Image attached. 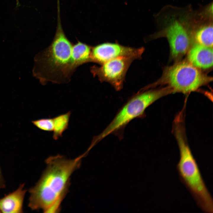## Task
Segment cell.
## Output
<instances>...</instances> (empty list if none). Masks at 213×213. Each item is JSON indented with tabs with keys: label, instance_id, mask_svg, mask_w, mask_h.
Returning a JSON list of instances; mask_svg holds the SVG:
<instances>
[{
	"label": "cell",
	"instance_id": "cell-11",
	"mask_svg": "<svg viewBox=\"0 0 213 213\" xmlns=\"http://www.w3.org/2000/svg\"><path fill=\"white\" fill-rule=\"evenodd\" d=\"M71 114V111H69L53 118L54 129L52 137L54 140H57L62 137L63 133L68 128Z\"/></svg>",
	"mask_w": 213,
	"mask_h": 213
},
{
	"label": "cell",
	"instance_id": "cell-9",
	"mask_svg": "<svg viewBox=\"0 0 213 213\" xmlns=\"http://www.w3.org/2000/svg\"><path fill=\"white\" fill-rule=\"evenodd\" d=\"M212 48L195 44L189 50L188 59L189 63L196 67L209 68L213 65Z\"/></svg>",
	"mask_w": 213,
	"mask_h": 213
},
{
	"label": "cell",
	"instance_id": "cell-2",
	"mask_svg": "<svg viewBox=\"0 0 213 213\" xmlns=\"http://www.w3.org/2000/svg\"><path fill=\"white\" fill-rule=\"evenodd\" d=\"M84 154L73 159L58 155L46 160V167L40 180L29 191L28 206L45 212L59 211L71 174L78 168Z\"/></svg>",
	"mask_w": 213,
	"mask_h": 213
},
{
	"label": "cell",
	"instance_id": "cell-12",
	"mask_svg": "<svg viewBox=\"0 0 213 213\" xmlns=\"http://www.w3.org/2000/svg\"><path fill=\"white\" fill-rule=\"evenodd\" d=\"M34 125L40 130L47 132H51L54 129L53 118H44L31 121Z\"/></svg>",
	"mask_w": 213,
	"mask_h": 213
},
{
	"label": "cell",
	"instance_id": "cell-4",
	"mask_svg": "<svg viewBox=\"0 0 213 213\" xmlns=\"http://www.w3.org/2000/svg\"><path fill=\"white\" fill-rule=\"evenodd\" d=\"M183 130L182 124L174 125L175 135L180 150V158L177 168L180 179L201 210L205 213H212V197L185 139Z\"/></svg>",
	"mask_w": 213,
	"mask_h": 213
},
{
	"label": "cell",
	"instance_id": "cell-14",
	"mask_svg": "<svg viewBox=\"0 0 213 213\" xmlns=\"http://www.w3.org/2000/svg\"><path fill=\"white\" fill-rule=\"evenodd\" d=\"M16 1H18V0H16Z\"/></svg>",
	"mask_w": 213,
	"mask_h": 213
},
{
	"label": "cell",
	"instance_id": "cell-13",
	"mask_svg": "<svg viewBox=\"0 0 213 213\" xmlns=\"http://www.w3.org/2000/svg\"><path fill=\"white\" fill-rule=\"evenodd\" d=\"M5 187V184L4 181L2 176L0 168V189L4 188Z\"/></svg>",
	"mask_w": 213,
	"mask_h": 213
},
{
	"label": "cell",
	"instance_id": "cell-6",
	"mask_svg": "<svg viewBox=\"0 0 213 213\" xmlns=\"http://www.w3.org/2000/svg\"><path fill=\"white\" fill-rule=\"evenodd\" d=\"M211 78L190 63L183 62L167 68L162 81L172 92L186 93L196 90Z\"/></svg>",
	"mask_w": 213,
	"mask_h": 213
},
{
	"label": "cell",
	"instance_id": "cell-3",
	"mask_svg": "<svg viewBox=\"0 0 213 213\" xmlns=\"http://www.w3.org/2000/svg\"><path fill=\"white\" fill-rule=\"evenodd\" d=\"M193 12L189 5L183 7L167 5L156 16L159 30L152 38H166L173 57L184 54L189 48Z\"/></svg>",
	"mask_w": 213,
	"mask_h": 213
},
{
	"label": "cell",
	"instance_id": "cell-7",
	"mask_svg": "<svg viewBox=\"0 0 213 213\" xmlns=\"http://www.w3.org/2000/svg\"><path fill=\"white\" fill-rule=\"evenodd\" d=\"M134 60L128 58H117L99 66H93L90 67V71L101 82L108 83L116 90L119 91L123 88L127 71Z\"/></svg>",
	"mask_w": 213,
	"mask_h": 213
},
{
	"label": "cell",
	"instance_id": "cell-10",
	"mask_svg": "<svg viewBox=\"0 0 213 213\" xmlns=\"http://www.w3.org/2000/svg\"><path fill=\"white\" fill-rule=\"evenodd\" d=\"M24 184L20 185L15 191L0 199V212H23L22 206L26 190L24 189Z\"/></svg>",
	"mask_w": 213,
	"mask_h": 213
},
{
	"label": "cell",
	"instance_id": "cell-5",
	"mask_svg": "<svg viewBox=\"0 0 213 213\" xmlns=\"http://www.w3.org/2000/svg\"><path fill=\"white\" fill-rule=\"evenodd\" d=\"M171 93L168 87L160 90H140L121 108L106 128L93 138V141L97 143L108 135L123 129L131 120L142 115L150 105Z\"/></svg>",
	"mask_w": 213,
	"mask_h": 213
},
{
	"label": "cell",
	"instance_id": "cell-1",
	"mask_svg": "<svg viewBox=\"0 0 213 213\" xmlns=\"http://www.w3.org/2000/svg\"><path fill=\"white\" fill-rule=\"evenodd\" d=\"M88 57L82 43L73 44L66 37L58 19L56 31L50 45L38 55L35 69L41 83H66L76 69L87 63Z\"/></svg>",
	"mask_w": 213,
	"mask_h": 213
},
{
	"label": "cell",
	"instance_id": "cell-8",
	"mask_svg": "<svg viewBox=\"0 0 213 213\" xmlns=\"http://www.w3.org/2000/svg\"><path fill=\"white\" fill-rule=\"evenodd\" d=\"M144 50L143 47L135 48L117 43H105L92 46L91 62L101 64L109 60L120 57L140 59Z\"/></svg>",
	"mask_w": 213,
	"mask_h": 213
}]
</instances>
